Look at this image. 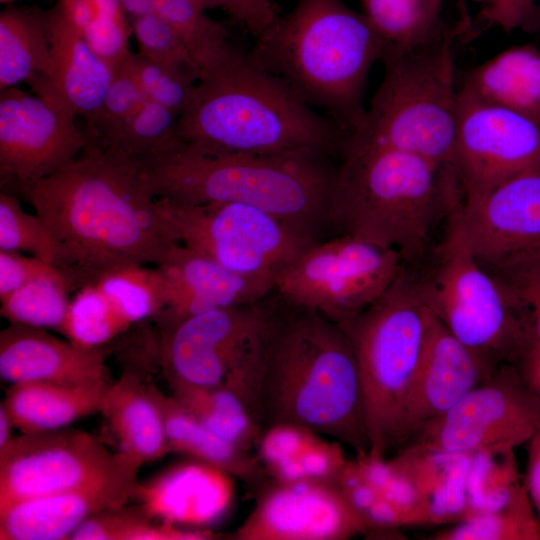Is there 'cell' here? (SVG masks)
I'll return each instance as SVG.
<instances>
[{
  "mask_svg": "<svg viewBox=\"0 0 540 540\" xmlns=\"http://www.w3.org/2000/svg\"><path fill=\"white\" fill-rule=\"evenodd\" d=\"M29 202L56 240L74 291L122 264L158 266L181 244L160 215L139 162L89 139L80 155L14 194Z\"/></svg>",
  "mask_w": 540,
  "mask_h": 540,
  "instance_id": "6da1fadb",
  "label": "cell"
},
{
  "mask_svg": "<svg viewBox=\"0 0 540 540\" xmlns=\"http://www.w3.org/2000/svg\"><path fill=\"white\" fill-rule=\"evenodd\" d=\"M286 306L276 304L265 332L263 421L301 425L356 455L368 453L358 364L348 335L319 313Z\"/></svg>",
  "mask_w": 540,
  "mask_h": 540,
  "instance_id": "7a4b0ae2",
  "label": "cell"
},
{
  "mask_svg": "<svg viewBox=\"0 0 540 540\" xmlns=\"http://www.w3.org/2000/svg\"><path fill=\"white\" fill-rule=\"evenodd\" d=\"M330 156L313 149L228 153L177 139L137 160L155 198L183 204L242 203L317 237L318 229L328 223L337 167Z\"/></svg>",
  "mask_w": 540,
  "mask_h": 540,
  "instance_id": "3957f363",
  "label": "cell"
},
{
  "mask_svg": "<svg viewBox=\"0 0 540 540\" xmlns=\"http://www.w3.org/2000/svg\"><path fill=\"white\" fill-rule=\"evenodd\" d=\"M386 45L362 13L341 0H297L247 53L348 135L361 125L370 70Z\"/></svg>",
  "mask_w": 540,
  "mask_h": 540,
  "instance_id": "277c9868",
  "label": "cell"
},
{
  "mask_svg": "<svg viewBox=\"0 0 540 540\" xmlns=\"http://www.w3.org/2000/svg\"><path fill=\"white\" fill-rule=\"evenodd\" d=\"M184 142L219 152L275 154L313 149L340 155L348 133L247 53L201 77L178 117Z\"/></svg>",
  "mask_w": 540,
  "mask_h": 540,
  "instance_id": "5b68a950",
  "label": "cell"
},
{
  "mask_svg": "<svg viewBox=\"0 0 540 540\" xmlns=\"http://www.w3.org/2000/svg\"><path fill=\"white\" fill-rule=\"evenodd\" d=\"M340 156L328 223L339 234L395 250L403 260L420 256L439 212L460 200L454 170L386 148L347 149Z\"/></svg>",
  "mask_w": 540,
  "mask_h": 540,
  "instance_id": "8992f818",
  "label": "cell"
},
{
  "mask_svg": "<svg viewBox=\"0 0 540 540\" xmlns=\"http://www.w3.org/2000/svg\"><path fill=\"white\" fill-rule=\"evenodd\" d=\"M455 36L448 29L431 42L384 55L382 80L340 154L363 147L394 149L453 169L459 101Z\"/></svg>",
  "mask_w": 540,
  "mask_h": 540,
  "instance_id": "52a82bcc",
  "label": "cell"
},
{
  "mask_svg": "<svg viewBox=\"0 0 540 540\" xmlns=\"http://www.w3.org/2000/svg\"><path fill=\"white\" fill-rule=\"evenodd\" d=\"M435 319L417 281L402 271L375 302L338 323L356 356L373 457H386L397 447L403 408Z\"/></svg>",
  "mask_w": 540,
  "mask_h": 540,
  "instance_id": "ba28073f",
  "label": "cell"
},
{
  "mask_svg": "<svg viewBox=\"0 0 540 540\" xmlns=\"http://www.w3.org/2000/svg\"><path fill=\"white\" fill-rule=\"evenodd\" d=\"M456 202L426 278L417 281L434 316L460 342L497 364L519 365L531 347L528 326L470 248Z\"/></svg>",
  "mask_w": 540,
  "mask_h": 540,
  "instance_id": "9c48e42d",
  "label": "cell"
},
{
  "mask_svg": "<svg viewBox=\"0 0 540 540\" xmlns=\"http://www.w3.org/2000/svg\"><path fill=\"white\" fill-rule=\"evenodd\" d=\"M179 242L224 268L272 280L317 237L259 208L236 202L183 204L156 198Z\"/></svg>",
  "mask_w": 540,
  "mask_h": 540,
  "instance_id": "30bf717a",
  "label": "cell"
},
{
  "mask_svg": "<svg viewBox=\"0 0 540 540\" xmlns=\"http://www.w3.org/2000/svg\"><path fill=\"white\" fill-rule=\"evenodd\" d=\"M402 261L395 250L339 234L304 249L276 276L274 291L291 306L340 323L381 297Z\"/></svg>",
  "mask_w": 540,
  "mask_h": 540,
  "instance_id": "8fae6325",
  "label": "cell"
},
{
  "mask_svg": "<svg viewBox=\"0 0 540 540\" xmlns=\"http://www.w3.org/2000/svg\"><path fill=\"white\" fill-rule=\"evenodd\" d=\"M141 466L69 426L21 433L0 450V510L49 494L137 483Z\"/></svg>",
  "mask_w": 540,
  "mask_h": 540,
  "instance_id": "7c38bea8",
  "label": "cell"
},
{
  "mask_svg": "<svg viewBox=\"0 0 540 540\" xmlns=\"http://www.w3.org/2000/svg\"><path fill=\"white\" fill-rule=\"evenodd\" d=\"M539 431L540 394L517 365L505 363L403 446L470 456L513 450Z\"/></svg>",
  "mask_w": 540,
  "mask_h": 540,
  "instance_id": "4fadbf2b",
  "label": "cell"
},
{
  "mask_svg": "<svg viewBox=\"0 0 540 540\" xmlns=\"http://www.w3.org/2000/svg\"><path fill=\"white\" fill-rule=\"evenodd\" d=\"M276 303L250 304L157 320L159 363L167 383L224 386L267 326Z\"/></svg>",
  "mask_w": 540,
  "mask_h": 540,
  "instance_id": "5bb4252c",
  "label": "cell"
},
{
  "mask_svg": "<svg viewBox=\"0 0 540 540\" xmlns=\"http://www.w3.org/2000/svg\"><path fill=\"white\" fill-rule=\"evenodd\" d=\"M540 166V123L459 89L453 170L462 202Z\"/></svg>",
  "mask_w": 540,
  "mask_h": 540,
  "instance_id": "9a60e30c",
  "label": "cell"
},
{
  "mask_svg": "<svg viewBox=\"0 0 540 540\" xmlns=\"http://www.w3.org/2000/svg\"><path fill=\"white\" fill-rule=\"evenodd\" d=\"M0 91V184L14 195L72 163L89 138L51 102L17 86Z\"/></svg>",
  "mask_w": 540,
  "mask_h": 540,
  "instance_id": "2e32d148",
  "label": "cell"
},
{
  "mask_svg": "<svg viewBox=\"0 0 540 540\" xmlns=\"http://www.w3.org/2000/svg\"><path fill=\"white\" fill-rule=\"evenodd\" d=\"M235 532L238 540H345L368 533L334 482L270 479Z\"/></svg>",
  "mask_w": 540,
  "mask_h": 540,
  "instance_id": "e0dca14e",
  "label": "cell"
},
{
  "mask_svg": "<svg viewBox=\"0 0 540 540\" xmlns=\"http://www.w3.org/2000/svg\"><path fill=\"white\" fill-rule=\"evenodd\" d=\"M120 347L122 371L102 398L99 413L107 420L119 451L143 465L170 453L162 414L154 397L150 370L159 363V333L136 324Z\"/></svg>",
  "mask_w": 540,
  "mask_h": 540,
  "instance_id": "ac0fdd59",
  "label": "cell"
},
{
  "mask_svg": "<svg viewBox=\"0 0 540 540\" xmlns=\"http://www.w3.org/2000/svg\"><path fill=\"white\" fill-rule=\"evenodd\" d=\"M466 240L481 264L540 246V166L458 206Z\"/></svg>",
  "mask_w": 540,
  "mask_h": 540,
  "instance_id": "d6986e66",
  "label": "cell"
},
{
  "mask_svg": "<svg viewBox=\"0 0 540 540\" xmlns=\"http://www.w3.org/2000/svg\"><path fill=\"white\" fill-rule=\"evenodd\" d=\"M498 366L460 342L436 318L403 408L397 447L486 381Z\"/></svg>",
  "mask_w": 540,
  "mask_h": 540,
  "instance_id": "ffe728a7",
  "label": "cell"
},
{
  "mask_svg": "<svg viewBox=\"0 0 540 540\" xmlns=\"http://www.w3.org/2000/svg\"><path fill=\"white\" fill-rule=\"evenodd\" d=\"M110 349L84 348L48 329L9 323L0 332V377L10 384L52 382L84 385L108 380Z\"/></svg>",
  "mask_w": 540,
  "mask_h": 540,
  "instance_id": "44dd1931",
  "label": "cell"
},
{
  "mask_svg": "<svg viewBox=\"0 0 540 540\" xmlns=\"http://www.w3.org/2000/svg\"><path fill=\"white\" fill-rule=\"evenodd\" d=\"M157 267L165 280L166 306L155 321L256 303L274 291L272 280L230 271L183 244Z\"/></svg>",
  "mask_w": 540,
  "mask_h": 540,
  "instance_id": "7402d4cb",
  "label": "cell"
},
{
  "mask_svg": "<svg viewBox=\"0 0 540 540\" xmlns=\"http://www.w3.org/2000/svg\"><path fill=\"white\" fill-rule=\"evenodd\" d=\"M48 13L50 70L30 87L35 95L88 123L100 108L116 70L92 50L57 4Z\"/></svg>",
  "mask_w": 540,
  "mask_h": 540,
  "instance_id": "603a6c76",
  "label": "cell"
},
{
  "mask_svg": "<svg viewBox=\"0 0 540 540\" xmlns=\"http://www.w3.org/2000/svg\"><path fill=\"white\" fill-rule=\"evenodd\" d=\"M234 479L215 466L193 459L139 483L134 499L162 522L207 527L219 521L232 505Z\"/></svg>",
  "mask_w": 540,
  "mask_h": 540,
  "instance_id": "cb8c5ba5",
  "label": "cell"
},
{
  "mask_svg": "<svg viewBox=\"0 0 540 540\" xmlns=\"http://www.w3.org/2000/svg\"><path fill=\"white\" fill-rule=\"evenodd\" d=\"M139 482L30 498L0 510L1 540H62L89 517L134 499Z\"/></svg>",
  "mask_w": 540,
  "mask_h": 540,
  "instance_id": "d4e9b609",
  "label": "cell"
},
{
  "mask_svg": "<svg viewBox=\"0 0 540 540\" xmlns=\"http://www.w3.org/2000/svg\"><path fill=\"white\" fill-rule=\"evenodd\" d=\"M110 383L109 379L84 385L13 383L2 403L21 433L56 430L99 412Z\"/></svg>",
  "mask_w": 540,
  "mask_h": 540,
  "instance_id": "484cf974",
  "label": "cell"
},
{
  "mask_svg": "<svg viewBox=\"0 0 540 540\" xmlns=\"http://www.w3.org/2000/svg\"><path fill=\"white\" fill-rule=\"evenodd\" d=\"M460 90L540 123V51L531 45L508 48L473 68Z\"/></svg>",
  "mask_w": 540,
  "mask_h": 540,
  "instance_id": "4316f807",
  "label": "cell"
},
{
  "mask_svg": "<svg viewBox=\"0 0 540 540\" xmlns=\"http://www.w3.org/2000/svg\"><path fill=\"white\" fill-rule=\"evenodd\" d=\"M170 452L215 466L248 484H261L268 477L257 455L220 437L193 417L174 397L153 383Z\"/></svg>",
  "mask_w": 540,
  "mask_h": 540,
  "instance_id": "83f0119b",
  "label": "cell"
},
{
  "mask_svg": "<svg viewBox=\"0 0 540 540\" xmlns=\"http://www.w3.org/2000/svg\"><path fill=\"white\" fill-rule=\"evenodd\" d=\"M48 10L10 7L0 14V90L29 86L50 70Z\"/></svg>",
  "mask_w": 540,
  "mask_h": 540,
  "instance_id": "f1b7e54d",
  "label": "cell"
},
{
  "mask_svg": "<svg viewBox=\"0 0 540 540\" xmlns=\"http://www.w3.org/2000/svg\"><path fill=\"white\" fill-rule=\"evenodd\" d=\"M173 397L208 429L251 451L262 433L261 421L248 404L226 386H192L168 383Z\"/></svg>",
  "mask_w": 540,
  "mask_h": 540,
  "instance_id": "f546056e",
  "label": "cell"
},
{
  "mask_svg": "<svg viewBox=\"0 0 540 540\" xmlns=\"http://www.w3.org/2000/svg\"><path fill=\"white\" fill-rule=\"evenodd\" d=\"M359 2L361 13L384 41L386 53L431 42L448 30L441 17L442 0Z\"/></svg>",
  "mask_w": 540,
  "mask_h": 540,
  "instance_id": "4dcf8cb0",
  "label": "cell"
},
{
  "mask_svg": "<svg viewBox=\"0 0 540 540\" xmlns=\"http://www.w3.org/2000/svg\"><path fill=\"white\" fill-rule=\"evenodd\" d=\"M154 6L187 48L201 77L242 54L229 42L226 26L210 18L197 0H154Z\"/></svg>",
  "mask_w": 540,
  "mask_h": 540,
  "instance_id": "1f68e13d",
  "label": "cell"
},
{
  "mask_svg": "<svg viewBox=\"0 0 540 540\" xmlns=\"http://www.w3.org/2000/svg\"><path fill=\"white\" fill-rule=\"evenodd\" d=\"M88 282L93 283L132 326L155 319L166 306L165 280L157 266L117 265L98 273Z\"/></svg>",
  "mask_w": 540,
  "mask_h": 540,
  "instance_id": "d6a6232c",
  "label": "cell"
},
{
  "mask_svg": "<svg viewBox=\"0 0 540 540\" xmlns=\"http://www.w3.org/2000/svg\"><path fill=\"white\" fill-rule=\"evenodd\" d=\"M57 5L92 50L115 70L132 54V27L120 0H59Z\"/></svg>",
  "mask_w": 540,
  "mask_h": 540,
  "instance_id": "836d02e7",
  "label": "cell"
},
{
  "mask_svg": "<svg viewBox=\"0 0 540 540\" xmlns=\"http://www.w3.org/2000/svg\"><path fill=\"white\" fill-rule=\"evenodd\" d=\"M74 287L61 270L33 279L0 300L9 323L60 331Z\"/></svg>",
  "mask_w": 540,
  "mask_h": 540,
  "instance_id": "e575fe53",
  "label": "cell"
},
{
  "mask_svg": "<svg viewBox=\"0 0 540 540\" xmlns=\"http://www.w3.org/2000/svg\"><path fill=\"white\" fill-rule=\"evenodd\" d=\"M434 540H538L540 521L525 484L505 505L437 532Z\"/></svg>",
  "mask_w": 540,
  "mask_h": 540,
  "instance_id": "d590c367",
  "label": "cell"
},
{
  "mask_svg": "<svg viewBox=\"0 0 540 540\" xmlns=\"http://www.w3.org/2000/svg\"><path fill=\"white\" fill-rule=\"evenodd\" d=\"M132 325L111 306L93 283L81 285L71 296L60 329L72 343L84 348H100L124 335Z\"/></svg>",
  "mask_w": 540,
  "mask_h": 540,
  "instance_id": "8d00e7d4",
  "label": "cell"
},
{
  "mask_svg": "<svg viewBox=\"0 0 540 540\" xmlns=\"http://www.w3.org/2000/svg\"><path fill=\"white\" fill-rule=\"evenodd\" d=\"M525 320L530 350L540 349V246L482 264Z\"/></svg>",
  "mask_w": 540,
  "mask_h": 540,
  "instance_id": "74e56055",
  "label": "cell"
},
{
  "mask_svg": "<svg viewBox=\"0 0 540 540\" xmlns=\"http://www.w3.org/2000/svg\"><path fill=\"white\" fill-rule=\"evenodd\" d=\"M0 250L28 252L45 262L60 267L61 251L41 218L27 213L19 198L0 193Z\"/></svg>",
  "mask_w": 540,
  "mask_h": 540,
  "instance_id": "f35d334b",
  "label": "cell"
},
{
  "mask_svg": "<svg viewBox=\"0 0 540 540\" xmlns=\"http://www.w3.org/2000/svg\"><path fill=\"white\" fill-rule=\"evenodd\" d=\"M123 65L146 99L177 117L190 107L199 81L195 76L133 52Z\"/></svg>",
  "mask_w": 540,
  "mask_h": 540,
  "instance_id": "ab89813d",
  "label": "cell"
},
{
  "mask_svg": "<svg viewBox=\"0 0 540 540\" xmlns=\"http://www.w3.org/2000/svg\"><path fill=\"white\" fill-rule=\"evenodd\" d=\"M128 504V503H126ZM106 508L85 520L69 537L72 540H164L165 526L138 502Z\"/></svg>",
  "mask_w": 540,
  "mask_h": 540,
  "instance_id": "60d3db41",
  "label": "cell"
},
{
  "mask_svg": "<svg viewBox=\"0 0 540 540\" xmlns=\"http://www.w3.org/2000/svg\"><path fill=\"white\" fill-rule=\"evenodd\" d=\"M177 120L165 107L145 99L111 145L136 159L148 157L179 139Z\"/></svg>",
  "mask_w": 540,
  "mask_h": 540,
  "instance_id": "b9f144b4",
  "label": "cell"
},
{
  "mask_svg": "<svg viewBox=\"0 0 540 540\" xmlns=\"http://www.w3.org/2000/svg\"><path fill=\"white\" fill-rule=\"evenodd\" d=\"M145 99L124 65L119 67L100 108L87 123L88 138L113 144Z\"/></svg>",
  "mask_w": 540,
  "mask_h": 540,
  "instance_id": "7bdbcfd3",
  "label": "cell"
},
{
  "mask_svg": "<svg viewBox=\"0 0 540 540\" xmlns=\"http://www.w3.org/2000/svg\"><path fill=\"white\" fill-rule=\"evenodd\" d=\"M131 27L139 54L185 71L200 80V68L173 28L157 12L131 19Z\"/></svg>",
  "mask_w": 540,
  "mask_h": 540,
  "instance_id": "ee69618b",
  "label": "cell"
},
{
  "mask_svg": "<svg viewBox=\"0 0 540 540\" xmlns=\"http://www.w3.org/2000/svg\"><path fill=\"white\" fill-rule=\"evenodd\" d=\"M341 444L320 436L294 457L266 469V473L279 482H334L348 461Z\"/></svg>",
  "mask_w": 540,
  "mask_h": 540,
  "instance_id": "f6af8a7d",
  "label": "cell"
},
{
  "mask_svg": "<svg viewBox=\"0 0 540 540\" xmlns=\"http://www.w3.org/2000/svg\"><path fill=\"white\" fill-rule=\"evenodd\" d=\"M205 9L220 8L254 39L279 17L274 0H197Z\"/></svg>",
  "mask_w": 540,
  "mask_h": 540,
  "instance_id": "bcb514c9",
  "label": "cell"
},
{
  "mask_svg": "<svg viewBox=\"0 0 540 540\" xmlns=\"http://www.w3.org/2000/svg\"><path fill=\"white\" fill-rule=\"evenodd\" d=\"M59 269L35 256L0 250V300L33 279Z\"/></svg>",
  "mask_w": 540,
  "mask_h": 540,
  "instance_id": "7dc6e473",
  "label": "cell"
},
{
  "mask_svg": "<svg viewBox=\"0 0 540 540\" xmlns=\"http://www.w3.org/2000/svg\"><path fill=\"white\" fill-rule=\"evenodd\" d=\"M539 0H488L483 15L490 24L512 31L530 24Z\"/></svg>",
  "mask_w": 540,
  "mask_h": 540,
  "instance_id": "c3c4849f",
  "label": "cell"
},
{
  "mask_svg": "<svg viewBox=\"0 0 540 540\" xmlns=\"http://www.w3.org/2000/svg\"><path fill=\"white\" fill-rule=\"evenodd\" d=\"M525 487L540 521V431L528 442Z\"/></svg>",
  "mask_w": 540,
  "mask_h": 540,
  "instance_id": "681fc988",
  "label": "cell"
},
{
  "mask_svg": "<svg viewBox=\"0 0 540 540\" xmlns=\"http://www.w3.org/2000/svg\"><path fill=\"white\" fill-rule=\"evenodd\" d=\"M520 364L524 367L518 366L525 379L540 394V349L529 351Z\"/></svg>",
  "mask_w": 540,
  "mask_h": 540,
  "instance_id": "f907efd6",
  "label": "cell"
},
{
  "mask_svg": "<svg viewBox=\"0 0 540 540\" xmlns=\"http://www.w3.org/2000/svg\"><path fill=\"white\" fill-rule=\"evenodd\" d=\"M130 19L155 11L154 0H120Z\"/></svg>",
  "mask_w": 540,
  "mask_h": 540,
  "instance_id": "816d5d0a",
  "label": "cell"
},
{
  "mask_svg": "<svg viewBox=\"0 0 540 540\" xmlns=\"http://www.w3.org/2000/svg\"><path fill=\"white\" fill-rule=\"evenodd\" d=\"M14 427L12 420L1 402L0 404V450L3 449L10 440L14 437L12 436V428Z\"/></svg>",
  "mask_w": 540,
  "mask_h": 540,
  "instance_id": "f5cc1de1",
  "label": "cell"
},
{
  "mask_svg": "<svg viewBox=\"0 0 540 540\" xmlns=\"http://www.w3.org/2000/svg\"><path fill=\"white\" fill-rule=\"evenodd\" d=\"M539 3H540V0H539Z\"/></svg>",
  "mask_w": 540,
  "mask_h": 540,
  "instance_id": "db71d44e",
  "label": "cell"
}]
</instances>
